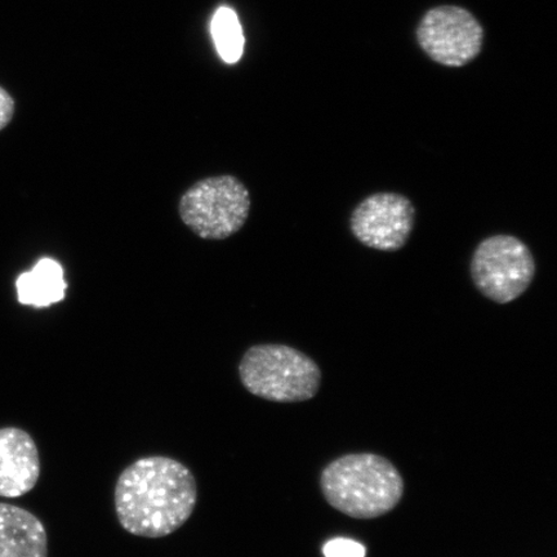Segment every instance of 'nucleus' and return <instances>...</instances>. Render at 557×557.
Segmentation results:
<instances>
[{
  "instance_id": "nucleus-5",
  "label": "nucleus",
  "mask_w": 557,
  "mask_h": 557,
  "mask_svg": "<svg viewBox=\"0 0 557 557\" xmlns=\"http://www.w3.org/2000/svg\"><path fill=\"white\" fill-rule=\"evenodd\" d=\"M470 271L480 294L505 305L531 287L535 261L531 249L517 236L494 235L479 244L472 255Z\"/></svg>"
},
{
  "instance_id": "nucleus-11",
  "label": "nucleus",
  "mask_w": 557,
  "mask_h": 557,
  "mask_svg": "<svg viewBox=\"0 0 557 557\" xmlns=\"http://www.w3.org/2000/svg\"><path fill=\"white\" fill-rule=\"evenodd\" d=\"M212 35L221 59L227 64H235L244 51V35L238 16L227 7L214 13Z\"/></svg>"
},
{
  "instance_id": "nucleus-3",
  "label": "nucleus",
  "mask_w": 557,
  "mask_h": 557,
  "mask_svg": "<svg viewBox=\"0 0 557 557\" xmlns=\"http://www.w3.org/2000/svg\"><path fill=\"white\" fill-rule=\"evenodd\" d=\"M239 377L249 394L269 401L299 403L315 396L322 382L320 368L297 348L264 344L248 348Z\"/></svg>"
},
{
  "instance_id": "nucleus-12",
  "label": "nucleus",
  "mask_w": 557,
  "mask_h": 557,
  "mask_svg": "<svg viewBox=\"0 0 557 557\" xmlns=\"http://www.w3.org/2000/svg\"><path fill=\"white\" fill-rule=\"evenodd\" d=\"M323 553L325 557H366V547L351 540L336 539L326 543Z\"/></svg>"
},
{
  "instance_id": "nucleus-4",
  "label": "nucleus",
  "mask_w": 557,
  "mask_h": 557,
  "mask_svg": "<svg viewBox=\"0 0 557 557\" xmlns=\"http://www.w3.org/2000/svg\"><path fill=\"white\" fill-rule=\"evenodd\" d=\"M180 218L206 240H224L240 232L250 212V195L239 178L222 174L199 181L180 200Z\"/></svg>"
},
{
  "instance_id": "nucleus-10",
  "label": "nucleus",
  "mask_w": 557,
  "mask_h": 557,
  "mask_svg": "<svg viewBox=\"0 0 557 557\" xmlns=\"http://www.w3.org/2000/svg\"><path fill=\"white\" fill-rule=\"evenodd\" d=\"M67 284L64 269L52 259H41L16 281L18 302L33 308H48L65 298Z\"/></svg>"
},
{
  "instance_id": "nucleus-2",
  "label": "nucleus",
  "mask_w": 557,
  "mask_h": 557,
  "mask_svg": "<svg viewBox=\"0 0 557 557\" xmlns=\"http://www.w3.org/2000/svg\"><path fill=\"white\" fill-rule=\"evenodd\" d=\"M326 503L354 519H375L400 503L404 482L398 469L372 453L347 455L331 462L320 478Z\"/></svg>"
},
{
  "instance_id": "nucleus-13",
  "label": "nucleus",
  "mask_w": 557,
  "mask_h": 557,
  "mask_svg": "<svg viewBox=\"0 0 557 557\" xmlns=\"http://www.w3.org/2000/svg\"><path fill=\"white\" fill-rule=\"evenodd\" d=\"M15 111V100L9 90L0 86V131H3L12 122Z\"/></svg>"
},
{
  "instance_id": "nucleus-8",
  "label": "nucleus",
  "mask_w": 557,
  "mask_h": 557,
  "mask_svg": "<svg viewBox=\"0 0 557 557\" xmlns=\"http://www.w3.org/2000/svg\"><path fill=\"white\" fill-rule=\"evenodd\" d=\"M39 476V450L32 435L18 428L0 429V497L25 496Z\"/></svg>"
},
{
  "instance_id": "nucleus-7",
  "label": "nucleus",
  "mask_w": 557,
  "mask_h": 557,
  "mask_svg": "<svg viewBox=\"0 0 557 557\" xmlns=\"http://www.w3.org/2000/svg\"><path fill=\"white\" fill-rule=\"evenodd\" d=\"M418 40L438 64L461 67L476 58L483 29L470 12L457 7L431 10L418 27Z\"/></svg>"
},
{
  "instance_id": "nucleus-9",
  "label": "nucleus",
  "mask_w": 557,
  "mask_h": 557,
  "mask_svg": "<svg viewBox=\"0 0 557 557\" xmlns=\"http://www.w3.org/2000/svg\"><path fill=\"white\" fill-rule=\"evenodd\" d=\"M0 557H48L44 522L25 508L0 504Z\"/></svg>"
},
{
  "instance_id": "nucleus-6",
  "label": "nucleus",
  "mask_w": 557,
  "mask_h": 557,
  "mask_svg": "<svg viewBox=\"0 0 557 557\" xmlns=\"http://www.w3.org/2000/svg\"><path fill=\"white\" fill-rule=\"evenodd\" d=\"M416 209L407 197L396 193L369 195L350 219L351 233L366 247L396 252L413 232Z\"/></svg>"
},
{
  "instance_id": "nucleus-1",
  "label": "nucleus",
  "mask_w": 557,
  "mask_h": 557,
  "mask_svg": "<svg viewBox=\"0 0 557 557\" xmlns=\"http://www.w3.org/2000/svg\"><path fill=\"white\" fill-rule=\"evenodd\" d=\"M114 503L125 532L163 539L191 518L198 503L197 479L176 459L139 458L117 478Z\"/></svg>"
}]
</instances>
